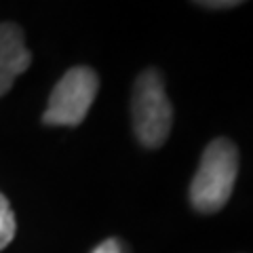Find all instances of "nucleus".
Instances as JSON below:
<instances>
[{"label":"nucleus","instance_id":"nucleus-1","mask_svg":"<svg viewBox=\"0 0 253 253\" xmlns=\"http://www.w3.org/2000/svg\"><path fill=\"white\" fill-rule=\"evenodd\" d=\"M239 175V150L230 139H213L205 148L190 184V203L201 213H217L230 201Z\"/></svg>","mask_w":253,"mask_h":253},{"label":"nucleus","instance_id":"nucleus-2","mask_svg":"<svg viewBox=\"0 0 253 253\" xmlns=\"http://www.w3.org/2000/svg\"><path fill=\"white\" fill-rule=\"evenodd\" d=\"M133 129L141 146L161 148L173 126V106L167 97L165 78L158 70H144L133 86Z\"/></svg>","mask_w":253,"mask_h":253},{"label":"nucleus","instance_id":"nucleus-3","mask_svg":"<svg viewBox=\"0 0 253 253\" xmlns=\"http://www.w3.org/2000/svg\"><path fill=\"white\" fill-rule=\"evenodd\" d=\"M99 89V78L95 70L76 66L61 76L53 86L49 104L42 114L44 125L55 126H78L89 114Z\"/></svg>","mask_w":253,"mask_h":253},{"label":"nucleus","instance_id":"nucleus-4","mask_svg":"<svg viewBox=\"0 0 253 253\" xmlns=\"http://www.w3.org/2000/svg\"><path fill=\"white\" fill-rule=\"evenodd\" d=\"M32 63V53L26 46L23 30L13 21L0 23V97L9 93L15 78Z\"/></svg>","mask_w":253,"mask_h":253},{"label":"nucleus","instance_id":"nucleus-5","mask_svg":"<svg viewBox=\"0 0 253 253\" xmlns=\"http://www.w3.org/2000/svg\"><path fill=\"white\" fill-rule=\"evenodd\" d=\"M15 230H17V224H15L11 205L4 199V194H0V251L15 239Z\"/></svg>","mask_w":253,"mask_h":253},{"label":"nucleus","instance_id":"nucleus-6","mask_svg":"<svg viewBox=\"0 0 253 253\" xmlns=\"http://www.w3.org/2000/svg\"><path fill=\"white\" fill-rule=\"evenodd\" d=\"M91 253H125V247H123L121 241L108 239V241H104V243H99Z\"/></svg>","mask_w":253,"mask_h":253},{"label":"nucleus","instance_id":"nucleus-7","mask_svg":"<svg viewBox=\"0 0 253 253\" xmlns=\"http://www.w3.org/2000/svg\"><path fill=\"white\" fill-rule=\"evenodd\" d=\"M201 6H209V9H232V6H239L241 2L239 0H219V2H215V0H209V2H199Z\"/></svg>","mask_w":253,"mask_h":253}]
</instances>
